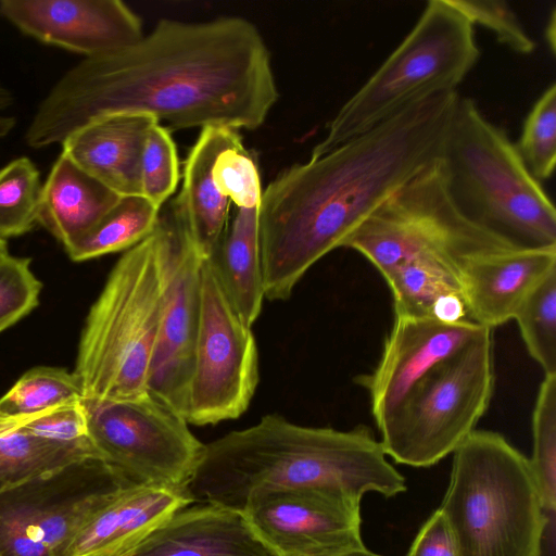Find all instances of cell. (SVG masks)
<instances>
[{"instance_id":"7","label":"cell","mask_w":556,"mask_h":556,"mask_svg":"<svg viewBox=\"0 0 556 556\" xmlns=\"http://www.w3.org/2000/svg\"><path fill=\"white\" fill-rule=\"evenodd\" d=\"M480 56L473 25L450 0H430L418 21L341 106L312 150L320 156L431 96L456 91Z\"/></svg>"},{"instance_id":"19","label":"cell","mask_w":556,"mask_h":556,"mask_svg":"<svg viewBox=\"0 0 556 556\" xmlns=\"http://www.w3.org/2000/svg\"><path fill=\"white\" fill-rule=\"evenodd\" d=\"M188 491L129 485L117 490L55 556H121L177 510Z\"/></svg>"},{"instance_id":"38","label":"cell","mask_w":556,"mask_h":556,"mask_svg":"<svg viewBox=\"0 0 556 556\" xmlns=\"http://www.w3.org/2000/svg\"><path fill=\"white\" fill-rule=\"evenodd\" d=\"M429 317L445 324L470 320L464 294L462 292L443 294L431 306Z\"/></svg>"},{"instance_id":"34","label":"cell","mask_w":556,"mask_h":556,"mask_svg":"<svg viewBox=\"0 0 556 556\" xmlns=\"http://www.w3.org/2000/svg\"><path fill=\"white\" fill-rule=\"evenodd\" d=\"M41 288L30 258L9 254L0 260V333L38 305Z\"/></svg>"},{"instance_id":"18","label":"cell","mask_w":556,"mask_h":556,"mask_svg":"<svg viewBox=\"0 0 556 556\" xmlns=\"http://www.w3.org/2000/svg\"><path fill=\"white\" fill-rule=\"evenodd\" d=\"M121 556H277L241 511L200 503L177 510Z\"/></svg>"},{"instance_id":"32","label":"cell","mask_w":556,"mask_h":556,"mask_svg":"<svg viewBox=\"0 0 556 556\" xmlns=\"http://www.w3.org/2000/svg\"><path fill=\"white\" fill-rule=\"evenodd\" d=\"M179 181V161L169 130L155 123L148 131L141 157V195L161 210Z\"/></svg>"},{"instance_id":"24","label":"cell","mask_w":556,"mask_h":556,"mask_svg":"<svg viewBox=\"0 0 556 556\" xmlns=\"http://www.w3.org/2000/svg\"><path fill=\"white\" fill-rule=\"evenodd\" d=\"M88 458L101 459L91 445L46 441L0 419V491Z\"/></svg>"},{"instance_id":"9","label":"cell","mask_w":556,"mask_h":556,"mask_svg":"<svg viewBox=\"0 0 556 556\" xmlns=\"http://www.w3.org/2000/svg\"><path fill=\"white\" fill-rule=\"evenodd\" d=\"M383 277L424 254L467 257L518 249L468 219L454 203L441 157L392 193L345 241Z\"/></svg>"},{"instance_id":"20","label":"cell","mask_w":556,"mask_h":556,"mask_svg":"<svg viewBox=\"0 0 556 556\" xmlns=\"http://www.w3.org/2000/svg\"><path fill=\"white\" fill-rule=\"evenodd\" d=\"M153 116L121 113L96 119L62 143L80 168L121 197L141 195V157Z\"/></svg>"},{"instance_id":"15","label":"cell","mask_w":556,"mask_h":556,"mask_svg":"<svg viewBox=\"0 0 556 556\" xmlns=\"http://www.w3.org/2000/svg\"><path fill=\"white\" fill-rule=\"evenodd\" d=\"M485 329L470 320L445 324L429 316H394L377 366L355 379L368 392L378 429L424 377Z\"/></svg>"},{"instance_id":"43","label":"cell","mask_w":556,"mask_h":556,"mask_svg":"<svg viewBox=\"0 0 556 556\" xmlns=\"http://www.w3.org/2000/svg\"><path fill=\"white\" fill-rule=\"evenodd\" d=\"M9 255L7 240L0 238V260Z\"/></svg>"},{"instance_id":"16","label":"cell","mask_w":556,"mask_h":556,"mask_svg":"<svg viewBox=\"0 0 556 556\" xmlns=\"http://www.w3.org/2000/svg\"><path fill=\"white\" fill-rule=\"evenodd\" d=\"M0 14L27 36L86 59L143 37L139 17L119 0H2Z\"/></svg>"},{"instance_id":"25","label":"cell","mask_w":556,"mask_h":556,"mask_svg":"<svg viewBox=\"0 0 556 556\" xmlns=\"http://www.w3.org/2000/svg\"><path fill=\"white\" fill-rule=\"evenodd\" d=\"M455 256L430 253L394 267L383 276L393 299L394 316H429L443 294L462 292L460 263Z\"/></svg>"},{"instance_id":"5","label":"cell","mask_w":556,"mask_h":556,"mask_svg":"<svg viewBox=\"0 0 556 556\" xmlns=\"http://www.w3.org/2000/svg\"><path fill=\"white\" fill-rule=\"evenodd\" d=\"M441 161L450 194L471 222L518 249L556 247L555 207L504 129L458 98Z\"/></svg>"},{"instance_id":"40","label":"cell","mask_w":556,"mask_h":556,"mask_svg":"<svg viewBox=\"0 0 556 556\" xmlns=\"http://www.w3.org/2000/svg\"><path fill=\"white\" fill-rule=\"evenodd\" d=\"M13 103L12 92L0 83V112L5 111Z\"/></svg>"},{"instance_id":"31","label":"cell","mask_w":556,"mask_h":556,"mask_svg":"<svg viewBox=\"0 0 556 556\" xmlns=\"http://www.w3.org/2000/svg\"><path fill=\"white\" fill-rule=\"evenodd\" d=\"M517 149L538 180L552 177L556 163V85L552 83L528 113Z\"/></svg>"},{"instance_id":"12","label":"cell","mask_w":556,"mask_h":556,"mask_svg":"<svg viewBox=\"0 0 556 556\" xmlns=\"http://www.w3.org/2000/svg\"><path fill=\"white\" fill-rule=\"evenodd\" d=\"M258 379V352L251 327L230 302L211 258H204L187 422L207 426L240 417Z\"/></svg>"},{"instance_id":"17","label":"cell","mask_w":556,"mask_h":556,"mask_svg":"<svg viewBox=\"0 0 556 556\" xmlns=\"http://www.w3.org/2000/svg\"><path fill=\"white\" fill-rule=\"evenodd\" d=\"M555 269L556 247L509 249L463 260L460 281L470 320L492 330L514 319Z\"/></svg>"},{"instance_id":"27","label":"cell","mask_w":556,"mask_h":556,"mask_svg":"<svg viewBox=\"0 0 556 556\" xmlns=\"http://www.w3.org/2000/svg\"><path fill=\"white\" fill-rule=\"evenodd\" d=\"M83 399L84 391L74 371L55 367H35L25 372L0 397V418L28 417Z\"/></svg>"},{"instance_id":"33","label":"cell","mask_w":556,"mask_h":556,"mask_svg":"<svg viewBox=\"0 0 556 556\" xmlns=\"http://www.w3.org/2000/svg\"><path fill=\"white\" fill-rule=\"evenodd\" d=\"M214 180L220 193L237 207L260 206L262 198L257 164L242 140L225 149L214 165Z\"/></svg>"},{"instance_id":"21","label":"cell","mask_w":556,"mask_h":556,"mask_svg":"<svg viewBox=\"0 0 556 556\" xmlns=\"http://www.w3.org/2000/svg\"><path fill=\"white\" fill-rule=\"evenodd\" d=\"M240 140L236 129L204 127L184 166L181 191L174 203L203 258L212 257L228 225L230 201L216 186L214 165L225 149Z\"/></svg>"},{"instance_id":"23","label":"cell","mask_w":556,"mask_h":556,"mask_svg":"<svg viewBox=\"0 0 556 556\" xmlns=\"http://www.w3.org/2000/svg\"><path fill=\"white\" fill-rule=\"evenodd\" d=\"M258 208L237 207L210 257L230 302L250 327L258 318L265 300Z\"/></svg>"},{"instance_id":"8","label":"cell","mask_w":556,"mask_h":556,"mask_svg":"<svg viewBox=\"0 0 556 556\" xmlns=\"http://www.w3.org/2000/svg\"><path fill=\"white\" fill-rule=\"evenodd\" d=\"M493 390L492 330L486 328L424 377L379 428L384 453L412 467L438 464L476 430Z\"/></svg>"},{"instance_id":"6","label":"cell","mask_w":556,"mask_h":556,"mask_svg":"<svg viewBox=\"0 0 556 556\" xmlns=\"http://www.w3.org/2000/svg\"><path fill=\"white\" fill-rule=\"evenodd\" d=\"M442 511L458 556H541L548 522L529 458L475 430L453 453Z\"/></svg>"},{"instance_id":"28","label":"cell","mask_w":556,"mask_h":556,"mask_svg":"<svg viewBox=\"0 0 556 556\" xmlns=\"http://www.w3.org/2000/svg\"><path fill=\"white\" fill-rule=\"evenodd\" d=\"M42 184L36 165L25 156L0 169V238L22 236L38 224Z\"/></svg>"},{"instance_id":"2","label":"cell","mask_w":556,"mask_h":556,"mask_svg":"<svg viewBox=\"0 0 556 556\" xmlns=\"http://www.w3.org/2000/svg\"><path fill=\"white\" fill-rule=\"evenodd\" d=\"M458 98L448 91L422 99L268 184L258 208L265 299H289L315 263L441 157Z\"/></svg>"},{"instance_id":"13","label":"cell","mask_w":556,"mask_h":556,"mask_svg":"<svg viewBox=\"0 0 556 556\" xmlns=\"http://www.w3.org/2000/svg\"><path fill=\"white\" fill-rule=\"evenodd\" d=\"M359 505L318 489L254 494L242 514L277 556H345L365 548Z\"/></svg>"},{"instance_id":"11","label":"cell","mask_w":556,"mask_h":556,"mask_svg":"<svg viewBox=\"0 0 556 556\" xmlns=\"http://www.w3.org/2000/svg\"><path fill=\"white\" fill-rule=\"evenodd\" d=\"M124 486L108 464L88 458L0 491V556H55Z\"/></svg>"},{"instance_id":"14","label":"cell","mask_w":556,"mask_h":556,"mask_svg":"<svg viewBox=\"0 0 556 556\" xmlns=\"http://www.w3.org/2000/svg\"><path fill=\"white\" fill-rule=\"evenodd\" d=\"M173 205V233L163 311L148 378V392L186 418L200 316L201 267L180 214Z\"/></svg>"},{"instance_id":"42","label":"cell","mask_w":556,"mask_h":556,"mask_svg":"<svg viewBox=\"0 0 556 556\" xmlns=\"http://www.w3.org/2000/svg\"><path fill=\"white\" fill-rule=\"evenodd\" d=\"M345 556H382V555H379V554L372 553V552L368 551V549L365 547L364 549H361V551H357V552L351 553V554L345 555Z\"/></svg>"},{"instance_id":"1","label":"cell","mask_w":556,"mask_h":556,"mask_svg":"<svg viewBox=\"0 0 556 556\" xmlns=\"http://www.w3.org/2000/svg\"><path fill=\"white\" fill-rule=\"evenodd\" d=\"M279 97L267 46L254 24L230 16L161 20L135 45L68 70L25 134L34 149L62 144L80 127L121 113L166 128L256 129Z\"/></svg>"},{"instance_id":"10","label":"cell","mask_w":556,"mask_h":556,"mask_svg":"<svg viewBox=\"0 0 556 556\" xmlns=\"http://www.w3.org/2000/svg\"><path fill=\"white\" fill-rule=\"evenodd\" d=\"M88 437L129 485L188 491L204 445L186 418L146 392L124 401L84 397Z\"/></svg>"},{"instance_id":"30","label":"cell","mask_w":556,"mask_h":556,"mask_svg":"<svg viewBox=\"0 0 556 556\" xmlns=\"http://www.w3.org/2000/svg\"><path fill=\"white\" fill-rule=\"evenodd\" d=\"M529 355L556 375V269L531 292L515 318Z\"/></svg>"},{"instance_id":"29","label":"cell","mask_w":556,"mask_h":556,"mask_svg":"<svg viewBox=\"0 0 556 556\" xmlns=\"http://www.w3.org/2000/svg\"><path fill=\"white\" fill-rule=\"evenodd\" d=\"M530 468L544 510L556 508V375H545L532 414Z\"/></svg>"},{"instance_id":"37","label":"cell","mask_w":556,"mask_h":556,"mask_svg":"<svg viewBox=\"0 0 556 556\" xmlns=\"http://www.w3.org/2000/svg\"><path fill=\"white\" fill-rule=\"evenodd\" d=\"M406 556H458L451 530L439 508L422 525Z\"/></svg>"},{"instance_id":"22","label":"cell","mask_w":556,"mask_h":556,"mask_svg":"<svg viewBox=\"0 0 556 556\" xmlns=\"http://www.w3.org/2000/svg\"><path fill=\"white\" fill-rule=\"evenodd\" d=\"M121 199L63 151L42 185L38 224L66 249Z\"/></svg>"},{"instance_id":"35","label":"cell","mask_w":556,"mask_h":556,"mask_svg":"<svg viewBox=\"0 0 556 556\" xmlns=\"http://www.w3.org/2000/svg\"><path fill=\"white\" fill-rule=\"evenodd\" d=\"M475 25L492 31L497 41L514 52L530 54L535 41L521 24L518 15L501 0H450Z\"/></svg>"},{"instance_id":"4","label":"cell","mask_w":556,"mask_h":556,"mask_svg":"<svg viewBox=\"0 0 556 556\" xmlns=\"http://www.w3.org/2000/svg\"><path fill=\"white\" fill-rule=\"evenodd\" d=\"M172 202L154 230L124 252L87 315L74 374L84 397L132 400L148 378L163 311L173 233Z\"/></svg>"},{"instance_id":"36","label":"cell","mask_w":556,"mask_h":556,"mask_svg":"<svg viewBox=\"0 0 556 556\" xmlns=\"http://www.w3.org/2000/svg\"><path fill=\"white\" fill-rule=\"evenodd\" d=\"M7 420L26 432L46 441L60 444L93 446L88 437L83 400L61 405L28 417Z\"/></svg>"},{"instance_id":"41","label":"cell","mask_w":556,"mask_h":556,"mask_svg":"<svg viewBox=\"0 0 556 556\" xmlns=\"http://www.w3.org/2000/svg\"><path fill=\"white\" fill-rule=\"evenodd\" d=\"M547 43H549L552 51L555 50V11L553 10L551 21L546 27Z\"/></svg>"},{"instance_id":"26","label":"cell","mask_w":556,"mask_h":556,"mask_svg":"<svg viewBox=\"0 0 556 556\" xmlns=\"http://www.w3.org/2000/svg\"><path fill=\"white\" fill-rule=\"evenodd\" d=\"M159 215L160 210L143 197H121L88 232L65 250L74 262L127 251L154 230Z\"/></svg>"},{"instance_id":"39","label":"cell","mask_w":556,"mask_h":556,"mask_svg":"<svg viewBox=\"0 0 556 556\" xmlns=\"http://www.w3.org/2000/svg\"><path fill=\"white\" fill-rule=\"evenodd\" d=\"M16 119L13 116L0 115V141L14 128Z\"/></svg>"},{"instance_id":"3","label":"cell","mask_w":556,"mask_h":556,"mask_svg":"<svg viewBox=\"0 0 556 556\" xmlns=\"http://www.w3.org/2000/svg\"><path fill=\"white\" fill-rule=\"evenodd\" d=\"M287 489H318L361 504L368 492L394 497L407 486L368 427H306L278 414L205 444L188 485L193 502L238 511L254 494Z\"/></svg>"}]
</instances>
